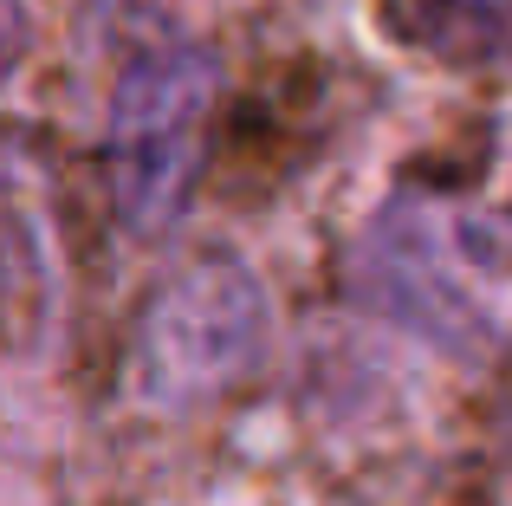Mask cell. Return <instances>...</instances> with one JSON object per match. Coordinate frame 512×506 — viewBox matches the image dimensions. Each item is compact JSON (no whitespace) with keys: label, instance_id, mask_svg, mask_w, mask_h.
<instances>
[{"label":"cell","instance_id":"6da1fadb","mask_svg":"<svg viewBox=\"0 0 512 506\" xmlns=\"http://www.w3.org/2000/svg\"><path fill=\"white\" fill-rule=\"evenodd\" d=\"M350 292L448 357H512V215L435 189L389 195L350 247Z\"/></svg>","mask_w":512,"mask_h":506},{"label":"cell","instance_id":"7a4b0ae2","mask_svg":"<svg viewBox=\"0 0 512 506\" xmlns=\"http://www.w3.org/2000/svg\"><path fill=\"white\" fill-rule=\"evenodd\" d=\"M221 65L195 39H150L130 52L104 111V189L124 234L156 241L188 215L208 169Z\"/></svg>","mask_w":512,"mask_h":506},{"label":"cell","instance_id":"3957f363","mask_svg":"<svg viewBox=\"0 0 512 506\" xmlns=\"http://www.w3.org/2000/svg\"><path fill=\"white\" fill-rule=\"evenodd\" d=\"M273 338L266 286L240 253H188L150 292L130 331V396L163 416H188L253 377Z\"/></svg>","mask_w":512,"mask_h":506},{"label":"cell","instance_id":"277c9868","mask_svg":"<svg viewBox=\"0 0 512 506\" xmlns=\"http://www.w3.org/2000/svg\"><path fill=\"white\" fill-rule=\"evenodd\" d=\"M59 318V260L46 241V215L26 202L20 176L0 169V351L39 357Z\"/></svg>","mask_w":512,"mask_h":506},{"label":"cell","instance_id":"5b68a950","mask_svg":"<svg viewBox=\"0 0 512 506\" xmlns=\"http://www.w3.org/2000/svg\"><path fill=\"white\" fill-rule=\"evenodd\" d=\"M396 26L415 46L441 59H512V0H415L396 13Z\"/></svg>","mask_w":512,"mask_h":506},{"label":"cell","instance_id":"8992f818","mask_svg":"<svg viewBox=\"0 0 512 506\" xmlns=\"http://www.w3.org/2000/svg\"><path fill=\"white\" fill-rule=\"evenodd\" d=\"M26 0H0V85H7L13 72H20V59H26Z\"/></svg>","mask_w":512,"mask_h":506},{"label":"cell","instance_id":"52a82bcc","mask_svg":"<svg viewBox=\"0 0 512 506\" xmlns=\"http://www.w3.org/2000/svg\"><path fill=\"white\" fill-rule=\"evenodd\" d=\"M506 455H512V416H506Z\"/></svg>","mask_w":512,"mask_h":506}]
</instances>
